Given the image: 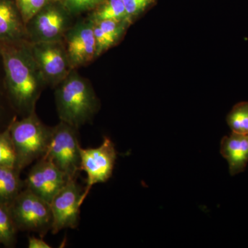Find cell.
<instances>
[{"label": "cell", "mask_w": 248, "mask_h": 248, "mask_svg": "<svg viewBox=\"0 0 248 248\" xmlns=\"http://www.w3.org/2000/svg\"><path fill=\"white\" fill-rule=\"evenodd\" d=\"M0 55L5 72V86L16 109L28 115L46 84L32 55L30 43L25 40L0 41Z\"/></svg>", "instance_id": "1"}, {"label": "cell", "mask_w": 248, "mask_h": 248, "mask_svg": "<svg viewBox=\"0 0 248 248\" xmlns=\"http://www.w3.org/2000/svg\"><path fill=\"white\" fill-rule=\"evenodd\" d=\"M60 122L75 128L87 123L98 108V100L92 86L76 72L63 80L55 93Z\"/></svg>", "instance_id": "2"}, {"label": "cell", "mask_w": 248, "mask_h": 248, "mask_svg": "<svg viewBox=\"0 0 248 248\" xmlns=\"http://www.w3.org/2000/svg\"><path fill=\"white\" fill-rule=\"evenodd\" d=\"M9 126L16 151V169L21 172L31 163L45 155L53 128L42 123L35 111L22 120L14 118Z\"/></svg>", "instance_id": "3"}, {"label": "cell", "mask_w": 248, "mask_h": 248, "mask_svg": "<svg viewBox=\"0 0 248 248\" xmlns=\"http://www.w3.org/2000/svg\"><path fill=\"white\" fill-rule=\"evenodd\" d=\"M77 130L60 122L52 129L46 152L42 156L51 161L69 179H77L81 172V146Z\"/></svg>", "instance_id": "4"}, {"label": "cell", "mask_w": 248, "mask_h": 248, "mask_svg": "<svg viewBox=\"0 0 248 248\" xmlns=\"http://www.w3.org/2000/svg\"><path fill=\"white\" fill-rule=\"evenodd\" d=\"M9 208L18 231L34 232L42 238L51 231L53 215L50 204L27 187Z\"/></svg>", "instance_id": "5"}, {"label": "cell", "mask_w": 248, "mask_h": 248, "mask_svg": "<svg viewBox=\"0 0 248 248\" xmlns=\"http://www.w3.org/2000/svg\"><path fill=\"white\" fill-rule=\"evenodd\" d=\"M80 155L81 171H84L87 176L81 199L82 205L93 186L107 182L112 176L117 159V152L112 140L104 137L102 144L97 148L81 147Z\"/></svg>", "instance_id": "6"}, {"label": "cell", "mask_w": 248, "mask_h": 248, "mask_svg": "<svg viewBox=\"0 0 248 248\" xmlns=\"http://www.w3.org/2000/svg\"><path fill=\"white\" fill-rule=\"evenodd\" d=\"M30 45L46 84H60L71 73L72 66L66 48L61 41L32 42Z\"/></svg>", "instance_id": "7"}, {"label": "cell", "mask_w": 248, "mask_h": 248, "mask_svg": "<svg viewBox=\"0 0 248 248\" xmlns=\"http://www.w3.org/2000/svg\"><path fill=\"white\" fill-rule=\"evenodd\" d=\"M83 192L77 179H70L50 202L53 226L51 232L58 234L63 229H75L79 224Z\"/></svg>", "instance_id": "8"}, {"label": "cell", "mask_w": 248, "mask_h": 248, "mask_svg": "<svg viewBox=\"0 0 248 248\" xmlns=\"http://www.w3.org/2000/svg\"><path fill=\"white\" fill-rule=\"evenodd\" d=\"M68 180L51 161L42 157L29 171L24 183L25 187L50 203Z\"/></svg>", "instance_id": "9"}, {"label": "cell", "mask_w": 248, "mask_h": 248, "mask_svg": "<svg viewBox=\"0 0 248 248\" xmlns=\"http://www.w3.org/2000/svg\"><path fill=\"white\" fill-rule=\"evenodd\" d=\"M66 53L72 68L93 61L96 54V42L93 21L81 22L68 32Z\"/></svg>", "instance_id": "10"}, {"label": "cell", "mask_w": 248, "mask_h": 248, "mask_svg": "<svg viewBox=\"0 0 248 248\" xmlns=\"http://www.w3.org/2000/svg\"><path fill=\"white\" fill-rule=\"evenodd\" d=\"M30 22L32 42L61 41L68 24L66 15L61 9L47 5Z\"/></svg>", "instance_id": "11"}, {"label": "cell", "mask_w": 248, "mask_h": 248, "mask_svg": "<svg viewBox=\"0 0 248 248\" xmlns=\"http://www.w3.org/2000/svg\"><path fill=\"white\" fill-rule=\"evenodd\" d=\"M221 154L228 161L231 175L244 172L248 162V135L232 133L221 141Z\"/></svg>", "instance_id": "12"}, {"label": "cell", "mask_w": 248, "mask_h": 248, "mask_svg": "<svg viewBox=\"0 0 248 248\" xmlns=\"http://www.w3.org/2000/svg\"><path fill=\"white\" fill-rule=\"evenodd\" d=\"M25 24L16 3L0 0V41L16 42L24 40Z\"/></svg>", "instance_id": "13"}, {"label": "cell", "mask_w": 248, "mask_h": 248, "mask_svg": "<svg viewBox=\"0 0 248 248\" xmlns=\"http://www.w3.org/2000/svg\"><path fill=\"white\" fill-rule=\"evenodd\" d=\"M25 187L20 172L15 168L0 167V204L10 207Z\"/></svg>", "instance_id": "14"}, {"label": "cell", "mask_w": 248, "mask_h": 248, "mask_svg": "<svg viewBox=\"0 0 248 248\" xmlns=\"http://www.w3.org/2000/svg\"><path fill=\"white\" fill-rule=\"evenodd\" d=\"M92 20L130 22L123 0H105L93 15Z\"/></svg>", "instance_id": "15"}, {"label": "cell", "mask_w": 248, "mask_h": 248, "mask_svg": "<svg viewBox=\"0 0 248 248\" xmlns=\"http://www.w3.org/2000/svg\"><path fill=\"white\" fill-rule=\"evenodd\" d=\"M17 231L9 207L0 204V244L14 247L17 241Z\"/></svg>", "instance_id": "16"}, {"label": "cell", "mask_w": 248, "mask_h": 248, "mask_svg": "<svg viewBox=\"0 0 248 248\" xmlns=\"http://www.w3.org/2000/svg\"><path fill=\"white\" fill-rule=\"evenodd\" d=\"M227 121L232 133L248 135V103L235 106Z\"/></svg>", "instance_id": "17"}, {"label": "cell", "mask_w": 248, "mask_h": 248, "mask_svg": "<svg viewBox=\"0 0 248 248\" xmlns=\"http://www.w3.org/2000/svg\"><path fill=\"white\" fill-rule=\"evenodd\" d=\"M16 151L11 139L9 124L4 130L0 132V167L16 169Z\"/></svg>", "instance_id": "18"}, {"label": "cell", "mask_w": 248, "mask_h": 248, "mask_svg": "<svg viewBox=\"0 0 248 248\" xmlns=\"http://www.w3.org/2000/svg\"><path fill=\"white\" fill-rule=\"evenodd\" d=\"M48 0H16V5L27 25L47 5Z\"/></svg>", "instance_id": "19"}, {"label": "cell", "mask_w": 248, "mask_h": 248, "mask_svg": "<svg viewBox=\"0 0 248 248\" xmlns=\"http://www.w3.org/2000/svg\"><path fill=\"white\" fill-rule=\"evenodd\" d=\"M92 21L115 42L120 39L125 29L127 24H128L126 22H117L112 20Z\"/></svg>", "instance_id": "20"}, {"label": "cell", "mask_w": 248, "mask_h": 248, "mask_svg": "<svg viewBox=\"0 0 248 248\" xmlns=\"http://www.w3.org/2000/svg\"><path fill=\"white\" fill-rule=\"evenodd\" d=\"M93 26H94V34L96 42V54L97 57L103 52L106 51L112 46L115 45L116 42L106 33L100 27H98L95 23L93 22Z\"/></svg>", "instance_id": "21"}, {"label": "cell", "mask_w": 248, "mask_h": 248, "mask_svg": "<svg viewBox=\"0 0 248 248\" xmlns=\"http://www.w3.org/2000/svg\"><path fill=\"white\" fill-rule=\"evenodd\" d=\"M102 1L103 0H63L65 7L74 14L92 9Z\"/></svg>", "instance_id": "22"}, {"label": "cell", "mask_w": 248, "mask_h": 248, "mask_svg": "<svg viewBox=\"0 0 248 248\" xmlns=\"http://www.w3.org/2000/svg\"><path fill=\"white\" fill-rule=\"evenodd\" d=\"M129 21L141 14L155 0H123Z\"/></svg>", "instance_id": "23"}, {"label": "cell", "mask_w": 248, "mask_h": 248, "mask_svg": "<svg viewBox=\"0 0 248 248\" xmlns=\"http://www.w3.org/2000/svg\"><path fill=\"white\" fill-rule=\"evenodd\" d=\"M44 238H37L34 236H29L28 241L29 248H50L51 246L45 242Z\"/></svg>", "instance_id": "24"}, {"label": "cell", "mask_w": 248, "mask_h": 248, "mask_svg": "<svg viewBox=\"0 0 248 248\" xmlns=\"http://www.w3.org/2000/svg\"><path fill=\"white\" fill-rule=\"evenodd\" d=\"M0 114H1V110H0Z\"/></svg>", "instance_id": "25"}]
</instances>
